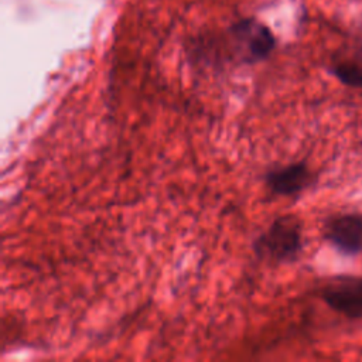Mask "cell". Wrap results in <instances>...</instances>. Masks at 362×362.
<instances>
[{"label":"cell","mask_w":362,"mask_h":362,"mask_svg":"<svg viewBox=\"0 0 362 362\" xmlns=\"http://www.w3.org/2000/svg\"><path fill=\"white\" fill-rule=\"evenodd\" d=\"M303 226L296 215L276 218L270 226L253 240V252L260 260L288 263L303 252Z\"/></svg>","instance_id":"cell-1"},{"label":"cell","mask_w":362,"mask_h":362,"mask_svg":"<svg viewBox=\"0 0 362 362\" xmlns=\"http://www.w3.org/2000/svg\"><path fill=\"white\" fill-rule=\"evenodd\" d=\"M324 238L341 253L355 256L362 252V215L339 214L324 223Z\"/></svg>","instance_id":"cell-3"},{"label":"cell","mask_w":362,"mask_h":362,"mask_svg":"<svg viewBox=\"0 0 362 362\" xmlns=\"http://www.w3.org/2000/svg\"><path fill=\"white\" fill-rule=\"evenodd\" d=\"M235 37L243 48V59L246 62L262 61L269 57L274 48V37L272 31L252 20H245L235 27Z\"/></svg>","instance_id":"cell-5"},{"label":"cell","mask_w":362,"mask_h":362,"mask_svg":"<svg viewBox=\"0 0 362 362\" xmlns=\"http://www.w3.org/2000/svg\"><path fill=\"white\" fill-rule=\"evenodd\" d=\"M263 181L270 192L283 197H294L311 185L314 174L307 163L296 161L267 170L263 175Z\"/></svg>","instance_id":"cell-4"},{"label":"cell","mask_w":362,"mask_h":362,"mask_svg":"<svg viewBox=\"0 0 362 362\" xmlns=\"http://www.w3.org/2000/svg\"><path fill=\"white\" fill-rule=\"evenodd\" d=\"M321 298L334 311L349 320L362 318V277L334 276L321 288Z\"/></svg>","instance_id":"cell-2"},{"label":"cell","mask_w":362,"mask_h":362,"mask_svg":"<svg viewBox=\"0 0 362 362\" xmlns=\"http://www.w3.org/2000/svg\"><path fill=\"white\" fill-rule=\"evenodd\" d=\"M334 76L351 88H362V54H352L334 61Z\"/></svg>","instance_id":"cell-6"}]
</instances>
